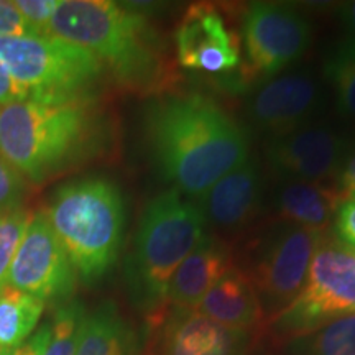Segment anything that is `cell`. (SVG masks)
<instances>
[{"label":"cell","instance_id":"obj_13","mask_svg":"<svg viewBox=\"0 0 355 355\" xmlns=\"http://www.w3.org/2000/svg\"><path fill=\"white\" fill-rule=\"evenodd\" d=\"M321 104L319 84L311 74L290 73L265 83L247 102V114L270 137L306 125Z\"/></svg>","mask_w":355,"mask_h":355},{"label":"cell","instance_id":"obj_22","mask_svg":"<svg viewBox=\"0 0 355 355\" xmlns=\"http://www.w3.org/2000/svg\"><path fill=\"white\" fill-rule=\"evenodd\" d=\"M324 76L331 84L336 104L344 117L355 119V40H343L332 48L326 63Z\"/></svg>","mask_w":355,"mask_h":355},{"label":"cell","instance_id":"obj_5","mask_svg":"<svg viewBox=\"0 0 355 355\" xmlns=\"http://www.w3.org/2000/svg\"><path fill=\"white\" fill-rule=\"evenodd\" d=\"M204 216L176 189L146 204L127 257L125 278L130 298L145 313L162 309L178 266L204 235Z\"/></svg>","mask_w":355,"mask_h":355},{"label":"cell","instance_id":"obj_10","mask_svg":"<svg viewBox=\"0 0 355 355\" xmlns=\"http://www.w3.org/2000/svg\"><path fill=\"white\" fill-rule=\"evenodd\" d=\"M76 272L44 211L33 212L8 273V286L44 301H68Z\"/></svg>","mask_w":355,"mask_h":355},{"label":"cell","instance_id":"obj_20","mask_svg":"<svg viewBox=\"0 0 355 355\" xmlns=\"http://www.w3.org/2000/svg\"><path fill=\"white\" fill-rule=\"evenodd\" d=\"M44 301L7 286L0 291V349L24 344L37 329Z\"/></svg>","mask_w":355,"mask_h":355},{"label":"cell","instance_id":"obj_3","mask_svg":"<svg viewBox=\"0 0 355 355\" xmlns=\"http://www.w3.org/2000/svg\"><path fill=\"white\" fill-rule=\"evenodd\" d=\"M48 35L91 51L119 86L159 94L173 81L162 35L132 7L110 0H60Z\"/></svg>","mask_w":355,"mask_h":355},{"label":"cell","instance_id":"obj_16","mask_svg":"<svg viewBox=\"0 0 355 355\" xmlns=\"http://www.w3.org/2000/svg\"><path fill=\"white\" fill-rule=\"evenodd\" d=\"M232 250L224 239L204 234L173 275L166 301L173 309H196L204 295L232 266Z\"/></svg>","mask_w":355,"mask_h":355},{"label":"cell","instance_id":"obj_11","mask_svg":"<svg viewBox=\"0 0 355 355\" xmlns=\"http://www.w3.org/2000/svg\"><path fill=\"white\" fill-rule=\"evenodd\" d=\"M344 137L324 125H303L272 135L265 145L270 171L282 181L322 183L337 176L347 157Z\"/></svg>","mask_w":355,"mask_h":355},{"label":"cell","instance_id":"obj_12","mask_svg":"<svg viewBox=\"0 0 355 355\" xmlns=\"http://www.w3.org/2000/svg\"><path fill=\"white\" fill-rule=\"evenodd\" d=\"M176 60L184 69L225 74L241 66V43L216 7L191 6L175 30Z\"/></svg>","mask_w":355,"mask_h":355},{"label":"cell","instance_id":"obj_2","mask_svg":"<svg viewBox=\"0 0 355 355\" xmlns=\"http://www.w3.org/2000/svg\"><path fill=\"white\" fill-rule=\"evenodd\" d=\"M110 140L109 114L97 97H28L0 107V155L30 183H44L99 158Z\"/></svg>","mask_w":355,"mask_h":355},{"label":"cell","instance_id":"obj_4","mask_svg":"<svg viewBox=\"0 0 355 355\" xmlns=\"http://www.w3.org/2000/svg\"><path fill=\"white\" fill-rule=\"evenodd\" d=\"M44 214L79 278L97 282L115 265L125 202L114 181L102 176L68 181L55 191Z\"/></svg>","mask_w":355,"mask_h":355},{"label":"cell","instance_id":"obj_6","mask_svg":"<svg viewBox=\"0 0 355 355\" xmlns=\"http://www.w3.org/2000/svg\"><path fill=\"white\" fill-rule=\"evenodd\" d=\"M0 64L40 101L96 97L107 74L91 51L53 35L0 37Z\"/></svg>","mask_w":355,"mask_h":355},{"label":"cell","instance_id":"obj_14","mask_svg":"<svg viewBox=\"0 0 355 355\" xmlns=\"http://www.w3.org/2000/svg\"><path fill=\"white\" fill-rule=\"evenodd\" d=\"M263 198V176L254 159H245L212 184L201 198L198 207L204 220L217 229L239 230L254 219Z\"/></svg>","mask_w":355,"mask_h":355},{"label":"cell","instance_id":"obj_24","mask_svg":"<svg viewBox=\"0 0 355 355\" xmlns=\"http://www.w3.org/2000/svg\"><path fill=\"white\" fill-rule=\"evenodd\" d=\"M32 214L25 206L0 214V291L8 286L12 261L24 241Z\"/></svg>","mask_w":355,"mask_h":355},{"label":"cell","instance_id":"obj_30","mask_svg":"<svg viewBox=\"0 0 355 355\" xmlns=\"http://www.w3.org/2000/svg\"><path fill=\"white\" fill-rule=\"evenodd\" d=\"M28 92L19 83L13 81V78L7 73V69L0 64V107L10 104V102L28 99Z\"/></svg>","mask_w":355,"mask_h":355},{"label":"cell","instance_id":"obj_18","mask_svg":"<svg viewBox=\"0 0 355 355\" xmlns=\"http://www.w3.org/2000/svg\"><path fill=\"white\" fill-rule=\"evenodd\" d=\"M343 194L322 183L282 181L273 193V206L279 220L324 234L334 222Z\"/></svg>","mask_w":355,"mask_h":355},{"label":"cell","instance_id":"obj_8","mask_svg":"<svg viewBox=\"0 0 355 355\" xmlns=\"http://www.w3.org/2000/svg\"><path fill=\"white\" fill-rule=\"evenodd\" d=\"M322 237L316 230L278 220L252 242L248 270L243 272L255 288L263 316H277L300 295Z\"/></svg>","mask_w":355,"mask_h":355},{"label":"cell","instance_id":"obj_27","mask_svg":"<svg viewBox=\"0 0 355 355\" xmlns=\"http://www.w3.org/2000/svg\"><path fill=\"white\" fill-rule=\"evenodd\" d=\"M24 35L38 33L24 19L15 2L0 0V37H24Z\"/></svg>","mask_w":355,"mask_h":355},{"label":"cell","instance_id":"obj_26","mask_svg":"<svg viewBox=\"0 0 355 355\" xmlns=\"http://www.w3.org/2000/svg\"><path fill=\"white\" fill-rule=\"evenodd\" d=\"M15 6L35 32L48 35L50 21L60 6V0H17Z\"/></svg>","mask_w":355,"mask_h":355},{"label":"cell","instance_id":"obj_32","mask_svg":"<svg viewBox=\"0 0 355 355\" xmlns=\"http://www.w3.org/2000/svg\"><path fill=\"white\" fill-rule=\"evenodd\" d=\"M343 19L352 33L350 37L355 40V2H349L343 7Z\"/></svg>","mask_w":355,"mask_h":355},{"label":"cell","instance_id":"obj_21","mask_svg":"<svg viewBox=\"0 0 355 355\" xmlns=\"http://www.w3.org/2000/svg\"><path fill=\"white\" fill-rule=\"evenodd\" d=\"M283 355H355V316L339 318L291 337Z\"/></svg>","mask_w":355,"mask_h":355},{"label":"cell","instance_id":"obj_9","mask_svg":"<svg viewBox=\"0 0 355 355\" xmlns=\"http://www.w3.org/2000/svg\"><path fill=\"white\" fill-rule=\"evenodd\" d=\"M311 42L308 20L295 8L254 2L242 19L245 76L270 78L303 56Z\"/></svg>","mask_w":355,"mask_h":355},{"label":"cell","instance_id":"obj_1","mask_svg":"<svg viewBox=\"0 0 355 355\" xmlns=\"http://www.w3.org/2000/svg\"><path fill=\"white\" fill-rule=\"evenodd\" d=\"M150 153L163 180L199 199L222 176L248 159V137L209 97L163 94L145 114Z\"/></svg>","mask_w":355,"mask_h":355},{"label":"cell","instance_id":"obj_28","mask_svg":"<svg viewBox=\"0 0 355 355\" xmlns=\"http://www.w3.org/2000/svg\"><path fill=\"white\" fill-rule=\"evenodd\" d=\"M332 227L337 241L355 248V198H345L340 201Z\"/></svg>","mask_w":355,"mask_h":355},{"label":"cell","instance_id":"obj_29","mask_svg":"<svg viewBox=\"0 0 355 355\" xmlns=\"http://www.w3.org/2000/svg\"><path fill=\"white\" fill-rule=\"evenodd\" d=\"M48 337H50V322H44L19 347L0 349V355H43Z\"/></svg>","mask_w":355,"mask_h":355},{"label":"cell","instance_id":"obj_17","mask_svg":"<svg viewBox=\"0 0 355 355\" xmlns=\"http://www.w3.org/2000/svg\"><path fill=\"white\" fill-rule=\"evenodd\" d=\"M212 321L225 327L248 331L263 319L260 300L250 278L241 268H230L204 295L196 308Z\"/></svg>","mask_w":355,"mask_h":355},{"label":"cell","instance_id":"obj_7","mask_svg":"<svg viewBox=\"0 0 355 355\" xmlns=\"http://www.w3.org/2000/svg\"><path fill=\"white\" fill-rule=\"evenodd\" d=\"M345 316H355V248L324 234L303 290L270 322L291 339Z\"/></svg>","mask_w":355,"mask_h":355},{"label":"cell","instance_id":"obj_15","mask_svg":"<svg viewBox=\"0 0 355 355\" xmlns=\"http://www.w3.org/2000/svg\"><path fill=\"white\" fill-rule=\"evenodd\" d=\"M250 334L225 327L196 309H173L162 334V355H247Z\"/></svg>","mask_w":355,"mask_h":355},{"label":"cell","instance_id":"obj_31","mask_svg":"<svg viewBox=\"0 0 355 355\" xmlns=\"http://www.w3.org/2000/svg\"><path fill=\"white\" fill-rule=\"evenodd\" d=\"M336 178L337 191L343 194V198H355V152L347 153Z\"/></svg>","mask_w":355,"mask_h":355},{"label":"cell","instance_id":"obj_25","mask_svg":"<svg viewBox=\"0 0 355 355\" xmlns=\"http://www.w3.org/2000/svg\"><path fill=\"white\" fill-rule=\"evenodd\" d=\"M26 180L0 155V214L24 206Z\"/></svg>","mask_w":355,"mask_h":355},{"label":"cell","instance_id":"obj_23","mask_svg":"<svg viewBox=\"0 0 355 355\" xmlns=\"http://www.w3.org/2000/svg\"><path fill=\"white\" fill-rule=\"evenodd\" d=\"M84 318L86 311L79 301L68 300L61 303L50 321V337L43 355H76Z\"/></svg>","mask_w":355,"mask_h":355},{"label":"cell","instance_id":"obj_19","mask_svg":"<svg viewBox=\"0 0 355 355\" xmlns=\"http://www.w3.org/2000/svg\"><path fill=\"white\" fill-rule=\"evenodd\" d=\"M135 336L112 303L86 314L76 355H133Z\"/></svg>","mask_w":355,"mask_h":355}]
</instances>
